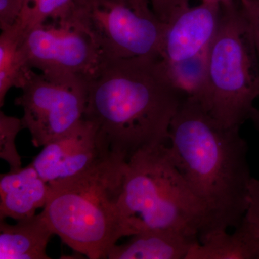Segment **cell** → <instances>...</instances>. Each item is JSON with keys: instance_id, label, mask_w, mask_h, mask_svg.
<instances>
[{"instance_id": "obj_7", "label": "cell", "mask_w": 259, "mask_h": 259, "mask_svg": "<svg viewBox=\"0 0 259 259\" xmlns=\"http://www.w3.org/2000/svg\"><path fill=\"white\" fill-rule=\"evenodd\" d=\"M89 79L73 75L32 71L15 104L23 110L24 128L35 147L62 137L83 120Z\"/></svg>"}, {"instance_id": "obj_15", "label": "cell", "mask_w": 259, "mask_h": 259, "mask_svg": "<svg viewBox=\"0 0 259 259\" xmlns=\"http://www.w3.org/2000/svg\"><path fill=\"white\" fill-rule=\"evenodd\" d=\"M25 30L17 22L0 35V106L7 93L13 88L22 89L30 79L33 69L29 66L22 51Z\"/></svg>"}, {"instance_id": "obj_4", "label": "cell", "mask_w": 259, "mask_h": 259, "mask_svg": "<svg viewBox=\"0 0 259 259\" xmlns=\"http://www.w3.org/2000/svg\"><path fill=\"white\" fill-rule=\"evenodd\" d=\"M133 235L173 230L192 237L207 231L208 218L175 165L168 146L139 150L127 159L119 202Z\"/></svg>"}, {"instance_id": "obj_17", "label": "cell", "mask_w": 259, "mask_h": 259, "mask_svg": "<svg viewBox=\"0 0 259 259\" xmlns=\"http://www.w3.org/2000/svg\"><path fill=\"white\" fill-rule=\"evenodd\" d=\"M75 0H25V6L18 21L25 32L49 20L64 18Z\"/></svg>"}, {"instance_id": "obj_1", "label": "cell", "mask_w": 259, "mask_h": 259, "mask_svg": "<svg viewBox=\"0 0 259 259\" xmlns=\"http://www.w3.org/2000/svg\"><path fill=\"white\" fill-rule=\"evenodd\" d=\"M169 141L172 159L207 212L208 227L202 234L237 228L248 209L252 178L240 127L221 125L197 100L183 98Z\"/></svg>"}, {"instance_id": "obj_21", "label": "cell", "mask_w": 259, "mask_h": 259, "mask_svg": "<svg viewBox=\"0 0 259 259\" xmlns=\"http://www.w3.org/2000/svg\"><path fill=\"white\" fill-rule=\"evenodd\" d=\"M25 0H0V28H9L23 13Z\"/></svg>"}, {"instance_id": "obj_22", "label": "cell", "mask_w": 259, "mask_h": 259, "mask_svg": "<svg viewBox=\"0 0 259 259\" xmlns=\"http://www.w3.org/2000/svg\"><path fill=\"white\" fill-rule=\"evenodd\" d=\"M253 35L259 56V0H238Z\"/></svg>"}, {"instance_id": "obj_2", "label": "cell", "mask_w": 259, "mask_h": 259, "mask_svg": "<svg viewBox=\"0 0 259 259\" xmlns=\"http://www.w3.org/2000/svg\"><path fill=\"white\" fill-rule=\"evenodd\" d=\"M184 97L172 86L161 58L112 59L89 80L85 120L96 126L112 153L126 160L166 144Z\"/></svg>"}, {"instance_id": "obj_12", "label": "cell", "mask_w": 259, "mask_h": 259, "mask_svg": "<svg viewBox=\"0 0 259 259\" xmlns=\"http://www.w3.org/2000/svg\"><path fill=\"white\" fill-rule=\"evenodd\" d=\"M131 237L123 244L115 245L107 258L186 259L192 245L199 241L197 237L168 229L146 230Z\"/></svg>"}, {"instance_id": "obj_23", "label": "cell", "mask_w": 259, "mask_h": 259, "mask_svg": "<svg viewBox=\"0 0 259 259\" xmlns=\"http://www.w3.org/2000/svg\"><path fill=\"white\" fill-rule=\"evenodd\" d=\"M138 13L146 16H153L149 0H126ZM156 16V15H155Z\"/></svg>"}, {"instance_id": "obj_8", "label": "cell", "mask_w": 259, "mask_h": 259, "mask_svg": "<svg viewBox=\"0 0 259 259\" xmlns=\"http://www.w3.org/2000/svg\"><path fill=\"white\" fill-rule=\"evenodd\" d=\"M22 51L32 69L90 80L105 62L86 32L64 19L49 20L24 34Z\"/></svg>"}, {"instance_id": "obj_18", "label": "cell", "mask_w": 259, "mask_h": 259, "mask_svg": "<svg viewBox=\"0 0 259 259\" xmlns=\"http://www.w3.org/2000/svg\"><path fill=\"white\" fill-rule=\"evenodd\" d=\"M22 129L24 126L21 118L0 112V158L8 163L10 171L23 168L21 156L15 144L17 136Z\"/></svg>"}, {"instance_id": "obj_20", "label": "cell", "mask_w": 259, "mask_h": 259, "mask_svg": "<svg viewBox=\"0 0 259 259\" xmlns=\"http://www.w3.org/2000/svg\"><path fill=\"white\" fill-rule=\"evenodd\" d=\"M149 3L153 14L166 24L182 10L190 6V0H149Z\"/></svg>"}, {"instance_id": "obj_6", "label": "cell", "mask_w": 259, "mask_h": 259, "mask_svg": "<svg viewBox=\"0 0 259 259\" xmlns=\"http://www.w3.org/2000/svg\"><path fill=\"white\" fill-rule=\"evenodd\" d=\"M61 19L86 32L105 61L161 58L166 24L139 14L126 0H75Z\"/></svg>"}, {"instance_id": "obj_11", "label": "cell", "mask_w": 259, "mask_h": 259, "mask_svg": "<svg viewBox=\"0 0 259 259\" xmlns=\"http://www.w3.org/2000/svg\"><path fill=\"white\" fill-rule=\"evenodd\" d=\"M51 187L39 175L31 163L0 177V221H15L35 215L37 209L44 208Z\"/></svg>"}, {"instance_id": "obj_3", "label": "cell", "mask_w": 259, "mask_h": 259, "mask_svg": "<svg viewBox=\"0 0 259 259\" xmlns=\"http://www.w3.org/2000/svg\"><path fill=\"white\" fill-rule=\"evenodd\" d=\"M126 164L113 153L80 176L51 187L40 212L54 235L89 258H107L121 238L132 236L119 205Z\"/></svg>"}, {"instance_id": "obj_16", "label": "cell", "mask_w": 259, "mask_h": 259, "mask_svg": "<svg viewBox=\"0 0 259 259\" xmlns=\"http://www.w3.org/2000/svg\"><path fill=\"white\" fill-rule=\"evenodd\" d=\"M207 51L175 62H165L161 59L168 81L184 98L194 99L199 102L207 75Z\"/></svg>"}, {"instance_id": "obj_25", "label": "cell", "mask_w": 259, "mask_h": 259, "mask_svg": "<svg viewBox=\"0 0 259 259\" xmlns=\"http://www.w3.org/2000/svg\"><path fill=\"white\" fill-rule=\"evenodd\" d=\"M227 1H228V0H202V2H206V3H218V4H221V3H225V2Z\"/></svg>"}, {"instance_id": "obj_24", "label": "cell", "mask_w": 259, "mask_h": 259, "mask_svg": "<svg viewBox=\"0 0 259 259\" xmlns=\"http://www.w3.org/2000/svg\"><path fill=\"white\" fill-rule=\"evenodd\" d=\"M250 120L253 122V126H254L255 130L258 131L259 134V110L258 109L253 108V111L250 115Z\"/></svg>"}, {"instance_id": "obj_13", "label": "cell", "mask_w": 259, "mask_h": 259, "mask_svg": "<svg viewBox=\"0 0 259 259\" xmlns=\"http://www.w3.org/2000/svg\"><path fill=\"white\" fill-rule=\"evenodd\" d=\"M41 214L18 221H0V259H49L47 245L54 236Z\"/></svg>"}, {"instance_id": "obj_5", "label": "cell", "mask_w": 259, "mask_h": 259, "mask_svg": "<svg viewBox=\"0 0 259 259\" xmlns=\"http://www.w3.org/2000/svg\"><path fill=\"white\" fill-rule=\"evenodd\" d=\"M221 7L199 103L221 125L241 127L250 120L259 97V56L238 0H228Z\"/></svg>"}, {"instance_id": "obj_10", "label": "cell", "mask_w": 259, "mask_h": 259, "mask_svg": "<svg viewBox=\"0 0 259 259\" xmlns=\"http://www.w3.org/2000/svg\"><path fill=\"white\" fill-rule=\"evenodd\" d=\"M221 4L202 2L187 7L166 23L161 59L175 62L190 59L207 50L219 28Z\"/></svg>"}, {"instance_id": "obj_14", "label": "cell", "mask_w": 259, "mask_h": 259, "mask_svg": "<svg viewBox=\"0 0 259 259\" xmlns=\"http://www.w3.org/2000/svg\"><path fill=\"white\" fill-rule=\"evenodd\" d=\"M186 259H259V239L241 223L232 234L218 231L201 235Z\"/></svg>"}, {"instance_id": "obj_9", "label": "cell", "mask_w": 259, "mask_h": 259, "mask_svg": "<svg viewBox=\"0 0 259 259\" xmlns=\"http://www.w3.org/2000/svg\"><path fill=\"white\" fill-rule=\"evenodd\" d=\"M110 146L90 121L42 148L32 164L51 187L80 176L110 157Z\"/></svg>"}, {"instance_id": "obj_19", "label": "cell", "mask_w": 259, "mask_h": 259, "mask_svg": "<svg viewBox=\"0 0 259 259\" xmlns=\"http://www.w3.org/2000/svg\"><path fill=\"white\" fill-rule=\"evenodd\" d=\"M241 223L259 239V180L252 177L248 186V206Z\"/></svg>"}]
</instances>
